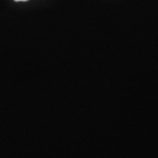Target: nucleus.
<instances>
[{"mask_svg":"<svg viewBox=\"0 0 158 158\" xmlns=\"http://www.w3.org/2000/svg\"><path fill=\"white\" fill-rule=\"evenodd\" d=\"M15 2H27L28 1V0H14Z\"/></svg>","mask_w":158,"mask_h":158,"instance_id":"obj_1","label":"nucleus"}]
</instances>
